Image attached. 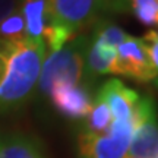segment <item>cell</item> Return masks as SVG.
<instances>
[{"label":"cell","mask_w":158,"mask_h":158,"mask_svg":"<svg viewBox=\"0 0 158 158\" xmlns=\"http://www.w3.org/2000/svg\"><path fill=\"white\" fill-rule=\"evenodd\" d=\"M117 48L89 38V47L85 57V72L89 75L114 73Z\"/></svg>","instance_id":"obj_11"},{"label":"cell","mask_w":158,"mask_h":158,"mask_svg":"<svg viewBox=\"0 0 158 158\" xmlns=\"http://www.w3.org/2000/svg\"><path fill=\"white\" fill-rule=\"evenodd\" d=\"M130 2V5H132V3H135V2H139V0H129Z\"/></svg>","instance_id":"obj_20"},{"label":"cell","mask_w":158,"mask_h":158,"mask_svg":"<svg viewBox=\"0 0 158 158\" xmlns=\"http://www.w3.org/2000/svg\"><path fill=\"white\" fill-rule=\"evenodd\" d=\"M3 70H5V54H3L2 45H0V78L3 75Z\"/></svg>","instance_id":"obj_19"},{"label":"cell","mask_w":158,"mask_h":158,"mask_svg":"<svg viewBox=\"0 0 158 158\" xmlns=\"http://www.w3.org/2000/svg\"><path fill=\"white\" fill-rule=\"evenodd\" d=\"M129 37L130 35L127 32H124L118 25L111 22V19H101V21L95 22L92 25V32L89 35L91 40H98V41L111 45L114 48H117Z\"/></svg>","instance_id":"obj_13"},{"label":"cell","mask_w":158,"mask_h":158,"mask_svg":"<svg viewBox=\"0 0 158 158\" xmlns=\"http://www.w3.org/2000/svg\"><path fill=\"white\" fill-rule=\"evenodd\" d=\"M97 98H100L107 104L114 120L117 122H126V120H136L139 124V116H138V102L139 95L132 88L118 81V79H110L104 82L100 88Z\"/></svg>","instance_id":"obj_7"},{"label":"cell","mask_w":158,"mask_h":158,"mask_svg":"<svg viewBox=\"0 0 158 158\" xmlns=\"http://www.w3.org/2000/svg\"><path fill=\"white\" fill-rule=\"evenodd\" d=\"M21 6L18 0H0V23Z\"/></svg>","instance_id":"obj_16"},{"label":"cell","mask_w":158,"mask_h":158,"mask_svg":"<svg viewBox=\"0 0 158 158\" xmlns=\"http://www.w3.org/2000/svg\"><path fill=\"white\" fill-rule=\"evenodd\" d=\"M126 158H135V157H126Z\"/></svg>","instance_id":"obj_21"},{"label":"cell","mask_w":158,"mask_h":158,"mask_svg":"<svg viewBox=\"0 0 158 158\" xmlns=\"http://www.w3.org/2000/svg\"><path fill=\"white\" fill-rule=\"evenodd\" d=\"M139 124L136 126L129 145V157L158 158L157 110L151 98H141L138 102Z\"/></svg>","instance_id":"obj_6"},{"label":"cell","mask_w":158,"mask_h":158,"mask_svg":"<svg viewBox=\"0 0 158 158\" xmlns=\"http://www.w3.org/2000/svg\"><path fill=\"white\" fill-rule=\"evenodd\" d=\"M19 10L25 21V37L43 41V32L50 23L48 0H22Z\"/></svg>","instance_id":"obj_9"},{"label":"cell","mask_w":158,"mask_h":158,"mask_svg":"<svg viewBox=\"0 0 158 158\" xmlns=\"http://www.w3.org/2000/svg\"><path fill=\"white\" fill-rule=\"evenodd\" d=\"M135 18L143 25H158V3L155 0H139L132 3Z\"/></svg>","instance_id":"obj_15"},{"label":"cell","mask_w":158,"mask_h":158,"mask_svg":"<svg viewBox=\"0 0 158 158\" xmlns=\"http://www.w3.org/2000/svg\"><path fill=\"white\" fill-rule=\"evenodd\" d=\"M143 41V40H142ZM145 43V41H143ZM147 44V50L148 54H149V59L152 62L154 68L158 70V41H149V43H145Z\"/></svg>","instance_id":"obj_17"},{"label":"cell","mask_w":158,"mask_h":158,"mask_svg":"<svg viewBox=\"0 0 158 158\" xmlns=\"http://www.w3.org/2000/svg\"><path fill=\"white\" fill-rule=\"evenodd\" d=\"M114 73L139 82H149L158 76V70L154 68L147 44L142 38H135L130 35L117 47Z\"/></svg>","instance_id":"obj_5"},{"label":"cell","mask_w":158,"mask_h":158,"mask_svg":"<svg viewBox=\"0 0 158 158\" xmlns=\"http://www.w3.org/2000/svg\"><path fill=\"white\" fill-rule=\"evenodd\" d=\"M18 2H19V3H21V2H22V0H18Z\"/></svg>","instance_id":"obj_22"},{"label":"cell","mask_w":158,"mask_h":158,"mask_svg":"<svg viewBox=\"0 0 158 158\" xmlns=\"http://www.w3.org/2000/svg\"><path fill=\"white\" fill-rule=\"evenodd\" d=\"M25 37V21L19 7L12 12L3 22L0 23V41L2 43H16Z\"/></svg>","instance_id":"obj_14"},{"label":"cell","mask_w":158,"mask_h":158,"mask_svg":"<svg viewBox=\"0 0 158 158\" xmlns=\"http://www.w3.org/2000/svg\"><path fill=\"white\" fill-rule=\"evenodd\" d=\"M136 126V120H114L108 132L102 135L82 132L79 136L81 158H126Z\"/></svg>","instance_id":"obj_4"},{"label":"cell","mask_w":158,"mask_h":158,"mask_svg":"<svg viewBox=\"0 0 158 158\" xmlns=\"http://www.w3.org/2000/svg\"><path fill=\"white\" fill-rule=\"evenodd\" d=\"M48 97L53 107L69 118L86 117L92 107L88 91L81 85L56 84L51 86Z\"/></svg>","instance_id":"obj_8"},{"label":"cell","mask_w":158,"mask_h":158,"mask_svg":"<svg viewBox=\"0 0 158 158\" xmlns=\"http://www.w3.org/2000/svg\"><path fill=\"white\" fill-rule=\"evenodd\" d=\"M142 40H143L145 43H149V41H158V29L147 32V34L142 37Z\"/></svg>","instance_id":"obj_18"},{"label":"cell","mask_w":158,"mask_h":158,"mask_svg":"<svg viewBox=\"0 0 158 158\" xmlns=\"http://www.w3.org/2000/svg\"><path fill=\"white\" fill-rule=\"evenodd\" d=\"M155 2H157V3H158V0H155Z\"/></svg>","instance_id":"obj_23"},{"label":"cell","mask_w":158,"mask_h":158,"mask_svg":"<svg viewBox=\"0 0 158 158\" xmlns=\"http://www.w3.org/2000/svg\"><path fill=\"white\" fill-rule=\"evenodd\" d=\"M89 47V35L78 34L62 48L53 51L44 59L38 79L40 91L48 95L56 84L79 85L85 76V57Z\"/></svg>","instance_id":"obj_3"},{"label":"cell","mask_w":158,"mask_h":158,"mask_svg":"<svg viewBox=\"0 0 158 158\" xmlns=\"http://www.w3.org/2000/svg\"><path fill=\"white\" fill-rule=\"evenodd\" d=\"M48 7L50 23L64 27L76 35L111 15L132 12L129 0H48Z\"/></svg>","instance_id":"obj_2"},{"label":"cell","mask_w":158,"mask_h":158,"mask_svg":"<svg viewBox=\"0 0 158 158\" xmlns=\"http://www.w3.org/2000/svg\"><path fill=\"white\" fill-rule=\"evenodd\" d=\"M114 122L113 113L106 102L95 98V101L92 102L89 113L86 116V123H85L84 133H89V135H102L108 132Z\"/></svg>","instance_id":"obj_12"},{"label":"cell","mask_w":158,"mask_h":158,"mask_svg":"<svg viewBox=\"0 0 158 158\" xmlns=\"http://www.w3.org/2000/svg\"><path fill=\"white\" fill-rule=\"evenodd\" d=\"M0 158H45L40 143L16 132H0Z\"/></svg>","instance_id":"obj_10"},{"label":"cell","mask_w":158,"mask_h":158,"mask_svg":"<svg viewBox=\"0 0 158 158\" xmlns=\"http://www.w3.org/2000/svg\"><path fill=\"white\" fill-rule=\"evenodd\" d=\"M5 70L0 78V114L12 113L25 106L38 85L45 59L44 41L23 38L16 43H2Z\"/></svg>","instance_id":"obj_1"}]
</instances>
